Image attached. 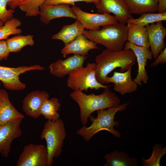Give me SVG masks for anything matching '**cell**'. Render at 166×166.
<instances>
[{
  "instance_id": "cell-1",
  "label": "cell",
  "mask_w": 166,
  "mask_h": 166,
  "mask_svg": "<svg viewBox=\"0 0 166 166\" xmlns=\"http://www.w3.org/2000/svg\"><path fill=\"white\" fill-rule=\"evenodd\" d=\"M96 79L100 84L105 85L104 80L114 69L119 68L121 72L132 68L136 58L132 50L123 49L117 51L107 49L103 50L95 59Z\"/></svg>"
},
{
  "instance_id": "cell-2",
  "label": "cell",
  "mask_w": 166,
  "mask_h": 166,
  "mask_svg": "<svg viewBox=\"0 0 166 166\" xmlns=\"http://www.w3.org/2000/svg\"><path fill=\"white\" fill-rule=\"evenodd\" d=\"M70 97L79 106L80 119L83 125L87 123L89 117L94 112L116 106L120 104L121 101L109 87L105 89L103 93L99 95L94 93L88 95L78 90L72 93Z\"/></svg>"
},
{
  "instance_id": "cell-3",
  "label": "cell",
  "mask_w": 166,
  "mask_h": 166,
  "mask_svg": "<svg viewBox=\"0 0 166 166\" xmlns=\"http://www.w3.org/2000/svg\"><path fill=\"white\" fill-rule=\"evenodd\" d=\"M129 103L128 102L106 109L97 111V117L91 115L89 117L92 122L91 124L89 127L83 125L77 130L76 134L82 136L86 141H89L95 134L103 130L109 132L117 138L121 137L119 131L114 128L115 126L119 125L118 121H114V117L118 112L125 110Z\"/></svg>"
},
{
  "instance_id": "cell-4",
  "label": "cell",
  "mask_w": 166,
  "mask_h": 166,
  "mask_svg": "<svg viewBox=\"0 0 166 166\" xmlns=\"http://www.w3.org/2000/svg\"><path fill=\"white\" fill-rule=\"evenodd\" d=\"M128 32L127 25L117 22L103 26L97 30H84L82 34L97 44L105 46L106 49L117 51L124 49L127 41Z\"/></svg>"
},
{
  "instance_id": "cell-5",
  "label": "cell",
  "mask_w": 166,
  "mask_h": 166,
  "mask_svg": "<svg viewBox=\"0 0 166 166\" xmlns=\"http://www.w3.org/2000/svg\"><path fill=\"white\" fill-rule=\"evenodd\" d=\"M66 136L65 124L61 119L55 121L48 120L45 123L40 137L41 139H45L46 143L47 166H52L53 158H58L61 155Z\"/></svg>"
},
{
  "instance_id": "cell-6",
  "label": "cell",
  "mask_w": 166,
  "mask_h": 166,
  "mask_svg": "<svg viewBox=\"0 0 166 166\" xmlns=\"http://www.w3.org/2000/svg\"><path fill=\"white\" fill-rule=\"evenodd\" d=\"M68 75L67 85L73 91L79 90L87 91L89 89L99 90L110 86L102 85L97 81L95 63H88L85 67L83 66L79 68Z\"/></svg>"
},
{
  "instance_id": "cell-7",
  "label": "cell",
  "mask_w": 166,
  "mask_h": 166,
  "mask_svg": "<svg viewBox=\"0 0 166 166\" xmlns=\"http://www.w3.org/2000/svg\"><path fill=\"white\" fill-rule=\"evenodd\" d=\"M45 68L38 65L30 66H21L16 67H8L0 65V81L7 89L12 91L24 89L26 85L19 79L20 75L31 70L42 71Z\"/></svg>"
},
{
  "instance_id": "cell-8",
  "label": "cell",
  "mask_w": 166,
  "mask_h": 166,
  "mask_svg": "<svg viewBox=\"0 0 166 166\" xmlns=\"http://www.w3.org/2000/svg\"><path fill=\"white\" fill-rule=\"evenodd\" d=\"M78 20L84 28L89 30H95L100 29V26L114 24L118 22L114 16L107 13H91L82 10L79 7L74 5L71 7Z\"/></svg>"
},
{
  "instance_id": "cell-9",
  "label": "cell",
  "mask_w": 166,
  "mask_h": 166,
  "mask_svg": "<svg viewBox=\"0 0 166 166\" xmlns=\"http://www.w3.org/2000/svg\"><path fill=\"white\" fill-rule=\"evenodd\" d=\"M48 152L42 144H30L24 146L17 163V166H47Z\"/></svg>"
},
{
  "instance_id": "cell-10",
  "label": "cell",
  "mask_w": 166,
  "mask_h": 166,
  "mask_svg": "<svg viewBox=\"0 0 166 166\" xmlns=\"http://www.w3.org/2000/svg\"><path fill=\"white\" fill-rule=\"evenodd\" d=\"M23 119L18 118L0 125V153L4 157L9 156L13 141L21 136L20 124Z\"/></svg>"
},
{
  "instance_id": "cell-11",
  "label": "cell",
  "mask_w": 166,
  "mask_h": 166,
  "mask_svg": "<svg viewBox=\"0 0 166 166\" xmlns=\"http://www.w3.org/2000/svg\"><path fill=\"white\" fill-rule=\"evenodd\" d=\"M124 49H131L136 57L138 69L136 76L133 80L139 86H141L142 83H147L149 79L145 68L147 61L153 59L150 48L137 46L127 41Z\"/></svg>"
},
{
  "instance_id": "cell-12",
  "label": "cell",
  "mask_w": 166,
  "mask_h": 166,
  "mask_svg": "<svg viewBox=\"0 0 166 166\" xmlns=\"http://www.w3.org/2000/svg\"><path fill=\"white\" fill-rule=\"evenodd\" d=\"M95 4L98 13H112L118 22L125 24L133 16L130 13L124 0H99Z\"/></svg>"
},
{
  "instance_id": "cell-13",
  "label": "cell",
  "mask_w": 166,
  "mask_h": 166,
  "mask_svg": "<svg viewBox=\"0 0 166 166\" xmlns=\"http://www.w3.org/2000/svg\"><path fill=\"white\" fill-rule=\"evenodd\" d=\"M87 57L86 56L73 54L65 59L58 60L49 65L50 72L54 76L63 77L69 75L75 69L84 66Z\"/></svg>"
},
{
  "instance_id": "cell-14",
  "label": "cell",
  "mask_w": 166,
  "mask_h": 166,
  "mask_svg": "<svg viewBox=\"0 0 166 166\" xmlns=\"http://www.w3.org/2000/svg\"><path fill=\"white\" fill-rule=\"evenodd\" d=\"M131 72L132 68L123 72L115 71L112 76L106 77L105 84L114 83V90L122 95L135 92L138 89V85L132 80Z\"/></svg>"
},
{
  "instance_id": "cell-15",
  "label": "cell",
  "mask_w": 166,
  "mask_h": 166,
  "mask_svg": "<svg viewBox=\"0 0 166 166\" xmlns=\"http://www.w3.org/2000/svg\"><path fill=\"white\" fill-rule=\"evenodd\" d=\"M145 27L147 31L150 51L153 58L155 59L165 47L164 39L166 28L162 21L152 23Z\"/></svg>"
},
{
  "instance_id": "cell-16",
  "label": "cell",
  "mask_w": 166,
  "mask_h": 166,
  "mask_svg": "<svg viewBox=\"0 0 166 166\" xmlns=\"http://www.w3.org/2000/svg\"><path fill=\"white\" fill-rule=\"evenodd\" d=\"M40 19L45 25L53 19L61 17H69L76 19L75 14L69 4L50 5L45 3L40 8Z\"/></svg>"
},
{
  "instance_id": "cell-17",
  "label": "cell",
  "mask_w": 166,
  "mask_h": 166,
  "mask_svg": "<svg viewBox=\"0 0 166 166\" xmlns=\"http://www.w3.org/2000/svg\"><path fill=\"white\" fill-rule=\"evenodd\" d=\"M49 93L39 90L33 91L25 97L22 101V109L28 116L36 119L40 115V109L44 102L49 99Z\"/></svg>"
},
{
  "instance_id": "cell-18",
  "label": "cell",
  "mask_w": 166,
  "mask_h": 166,
  "mask_svg": "<svg viewBox=\"0 0 166 166\" xmlns=\"http://www.w3.org/2000/svg\"><path fill=\"white\" fill-rule=\"evenodd\" d=\"M61 52L64 57L70 54L86 56L92 49H99L97 44L87 39L82 34L77 36L72 42L65 45Z\"/></svg>"
},
{
  "instance_id": "cell-19",
  "label": "cell",
  "mask_w": 166,
  "mask_h": 166,
  "mask_svg": "<svg viewBox=\"0 0 166 166\" xmlns=\"http://www.w3.org/2000/svg\"><path fill=\"white\" fill-rule=\"evenodd\" d=\"M24 117L11 102L8 92L0 88V125L5 124L18 118L24 119Z\"/></svg>"
},
{
  "instance_id": "cell-20",
  "label": "cell",
  "mask_w": 166,
  "mask_h": 166,
  "mask_svg": "<svg viewBox=\"0 0 166 166\" xmlns=\"http://www.w3.org/2000/svg\"><path fill=\"white\" fill-rule=\"evenodd\" d=\"M127 41L137 46L150 48L147 30L145 27L127 23Z\"/></svg>"
},
{
  "instance_id": "cell-21",
  "label": "cell",
  "mask_w": 166,
  "mask_h": 166,
  "mask_svg": "<svg viewBox=\"0 0 166 166\" xmlns=\"http://www.w3.org/2000/svg\"><path fill=\"white\" fill-rule=\"evenodd\" d=\"M85 28L77 19L73 23L63 26L58 33L53 35L52 39L62 41L65 45L74 40L79 35L82 34Z\"/></svg>"
},
{
  "instance_id": "cell-22",
  "label": "cell",
  "mask_w": 166,
  "mask_h": 166,
  "mask_svg": "<svg viewBox=\"0 0 166 166\" xmlns=\"http://www.w3.org/2000/svg\"><path fill=\"white\" fill-rule=\"evenodd\" d=\"M130 13L142 14L156 13L158 10L157 0H124Z\"/></svg>"
},
{
  "instance_id": "cell-23",
  "label": "cell",
  "mask_w": 166,
  "mask_h": 166,
  "mask_svg": "<svg viewBox=\"0 0 166 166\" xmlns=\"http://www.w3.org/2000/svg\"><path fill=\"white\" fill-rule=\"evenodd\" d=\"M104 158L106 163L104 166H136L138 162L135 157L130 158L123 151L115 150L109 154H105Z\"/></svg>"
},
{
  "instance_id": "cell-24",
  "label": "cell",
  "mask_w": 166,
  "mask_h": 166,
  "mask_svg": "<svg viewBox=\"0 0 166 166\" xmlns=\"http://www.w3.org/2000/svg\"><path fill=\"white\" fill-rule=\"evenodd\" d=\"M61 104L58 98L55 97L46 100L40 109V114L48 120L56 121L60 119L58 111L60 110Z\"/></svg>"
},
{
  "instance_id": "cell-25",
  "label": "cell",
  "mask_w": 166,
  "mask_h": 166,
  "mask_svg": "<svg viewBox=\"0 0 166 166\" xmlns=\"http://www.w3.org/2000/svg\"><path fill=\"white\" fill-rule=\"evenodd\" d=\"M33 37V35L30 34H18L10 38H8L6 41L10 53H18L26 46H33L34 44Z\"/></svg>"
},
{
  "instance_id": "cell-26",
  "label": "cell",
  "mask_w": 166,
  "mask_h": 166,
  "mask_svg": "<svg viewBox=\"0 0 166 166\" xmlns=\"http://www.w3.org/2000/svg\"><path fill=\"white\" fill-rule=\"evenodd\" d=\"M166 20V12L162 13H148L144 14L138 18L129 19L127 23H133L142 26L152 23Z\"/></svg>"
},
{
  "instance_id": "cell-27",
  "label": "cell",
  "mask_w": 166,
  "mask_h": 166,
  "mask_svg": "<svg viewBox=\"0 0 166 166\" xmlns=\"http://www.w3.org/2000/svg\"><path fill=\"white\" fill-rule=\"evenodd\" d=\"M21 24L20 21L14 18L5 22L3 25L0 26V40H6L12 35L20 34L22 30L18 27Z\"/></svg>"
},
{
  "instance_id": "cell-28",
  "label": "cell",
  "mask_w": 166,
  "mask_h": 166,
  "mask_svg": "<svg viewBox=\"0 0 166 166\" xmlns=\"http://www.w3.org/2000/svg\"><path fill=\"white\" fill-rule=\"evenodd\" d=\"M45 0H22L18 6L26 17L36 16L39 14L40 7Z\"/></svg>"
},
{
  "instance_id": "cell-29",
  "label": "cell",
  "mask_w": 166,
  "mask_h": 166,
  "mask_svg": "<svg viewBox=\"0 0 166 166\" xmlns=\"http://www.w3.org/2000/svg\"><path fill=\"white\" fill-rule=\"evenodd\" d=\"M161 144H156L153 148L150 157L148 159L142 158V164L144 166H160V161L162 157L166 153V147L162 148Z\"/></svg>"
},
{
  "instance_id": "cell-30",
  "label": "cell",
  "mask_w": 166,
  "mask_h": 166,
  "mask_svg": "<svg viewBox=\"0 0 166 166\" xmlns=\"http://www.w3.org/2000/svg\"><path fill=\"white\" fill-rule=\"evenodd\" d=\"M8 0H0V21L4 23L13 18L14 10H7V5Z\"/></svg>"
},
{
  "instance_id": "cell-31",
  "label": "cell",
  "mask_w": 166,
  "mask_h": 166,
  "mask_svg": "<svg viewBox=\"0 0 166 166\" xmlns=\"http://www.w3.org/2000/svg\"><path fill=\"white\" fill-rule=\"evenodd\" d=\"M99 2V0H46L44 3L50 5L61 4L74 5L76 2H85L87 3H93L95 4Z\"/></svg>"
},
{
  "instance_id": "cell-32",
  "label": "cell",
  "mask_w": 166,
  "mask_h": 166,
  "mask_svg": "<svg viewBox=\"0 0 166 166\" xmlns=\"http://www.w3.org/2000/svg\"><path fill=\"white\" fill-rule=\"evenodd\" d=\"M10 53L6 40H0V61L6 59Z\"/></svg>"
},
{
  "instance_id": "cell-33",
  "label": "cell",
  "mask_w": 166,
  "mask_h": 166,
  "mask_svg": "<svg viewBox=\"0 0 166 166\" xmlns=\"http://www.w3.org/2000/svg\"><path fill=\"white\" fill-rule=\"evenodd\" d=\"M166 62V48L159 53L155 59L154 61L151 65V67H156L160 64H164Z\"/></svg>"
},
{
  "instance_id": "cell-34",
  "label": "cell",
  "mask_w": 166,
  "mask_h": 166,
  "mask_svg": "<svg viewBox=\"0 0 166 166\" xmlns=\"http://www.w3.org/2000/svg\"><path fill=\"white\" fill-rule=\"evenodd\" d=\"M158 13L166 12V0H157Z\"/></svg>"
},
{
  "instance_id": "cell-35",
  "label": "cell",
  "mask_w": 166,
  "mask_h": 166,
  "mask_svg": "<svg viewBox=\"0 0 166 166\" xmlns=\"http://www.w3.org/2000/svg\"><path fill=\"white\" fill-rule=\"evenodd\" d=\"M22 1V0H8L7 5L11 9L14 10L18 6Z\"/></svg>"
},
{
  "instance_id": "cell-36",
  "label": "cell",
  "mask_w": 166,
  "mask_h": 166,
  "mask_svg": "<svg viewBox=\"0 0 166 166\" xmlns=\"http://www.w3.org/2000/svg\"><path fill=\"white\" fill-rule=\"evenodd\" d=\"M4 24V23L2 21H0V26H2Z\"/></svg>"
},
{
  "instance_id": "cell-37",
  "label": "cell",
  "mask_w": 166,
  "mask_h": 166,
  "mask_svg": "<svg viewBox=\"0 0 166 166\" xmlns=\"http://www.w3.org/2000/svg\"><path fill=\"white\" fill-rule=\"evenodd\" d=\"M1 84L0 81V87L1 86Z\"/></svg>"
}]
</instances>
